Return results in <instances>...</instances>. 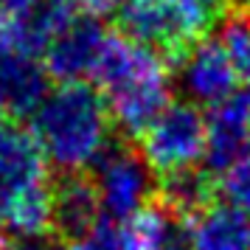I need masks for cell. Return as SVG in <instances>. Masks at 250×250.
<instances>
[{
  "instance_id": "13",
  "label": "cell",
  "mask_w": 250,
  "mask_h": 250,
  "mask_svg": "<svg viewBox=\"0 0 250 250\" xmlns=\"http://www.w3.org/2000/svg\"><path fill=\"white\" fill-rule=\"evenodd\" d=\"M118 228H121L124 250H163L180 230L169 205L155 203H146L135 214L121 219Z\"/></svg>"
},
{
  "instance_id": "8",
  "label": "cell",
  "mask_w": 250,
  "mask_h": 250,
  "mask_svg": "<svg viewBox=\"0 0 250 250\" xmlns=\"http://www.w3.org/2000/svg\"><path fill=\"white\" fill-rule=\"evenodd\" d=\"M107 37L110 31L102 28V23H96V17L70 14L42 54L48 73L57 76L59 82L93 79Z\"/></svg>"
},
{
  "instance_id": "9",
  "label": "cell",
  "mask_w": 250,
  "mask_h": 250,
  "mask_svg": "<svg viewBox=\"0 0 250 250\" xmlns=\"http://www.w3.org/2000/svg\"><path fill=\"white\" fill-rule=\"evenodd\" d=\"M51 90L42 54L25 48H0V118L20 121L34 115Z\"/></svg>"
},
{
  "instance_id": "5",
  "label": "cell",
  "mask_w": 250,
  "mask_h": 250,
  "mask_svg": "<svg viewBox=\"0 0 250 250\" xmlns=\"http://www.w3.org/2000/svg\"><path fill=\"white\" fill-rule=\"evenodd\" d=\"M118 17L126 37L160 54H183L211 28L191 0H126Z\"/></svg>"
},
{
  "instance_id": "12",
  "label": "cell",
  "mask_w": 250,
  "mask_h": 250,
  "mask_svg": "<svg viewBox=\"0 0 250 250\" xmlns=\"http://www.w3.org/2000/svg\"><path fill=\"white\" fill-rule=\"evenodd\" d=\"M102 216V203L93 180H84L82 174H68V180L54 188V225L68 236H79Z\"/></svg>"
},
{
  "instance_id": "1",
  "label": "cell",
  "mask_w": 250,
  "mask_h": 250,
  "mask_svg": "<svg viewBox=\"0 0 250 250\" xmlns=\"http://www.w3.org/2000/svg\"><path fill=\"white\" fill-rule=\"evenodd\" d=\"M115 121L99 87L87 82H59L31 115V132L48 166L82 174L113 149Z\"/></svg>"
},
{
  "instance_id": "22",
  "label": "cell",
  "mask_w": 250,
  "mask_h": 250,
  "mask_svg": "<svg viewBox=\"0 0 250 250\" xmlns=\"http://www.w3.org/2000/svg\"><path fill=\"white\" fill-rule=\"evenodd\" d=\"M245 6H248V12H250V0H245Z\"/></svg>"
},
{
  "instance_id": "4",
  "label": "cell",
  "mask_w": 250,
  "mask_h": 250,
  "mask_svg": "<svg viewBox=\"0 0 250 250\" xmlns=\"http://www.w3.org/2000/svg\"><path fill=\"white\" fill-rule=\"evenodd\" d=\"M141 158L163 180L197 171L205 158V115L191 102H171L141 132Z\"/></svg>"
},
{
  "instance_id": "7",
  "label": "cell",
  "mask_w": 250,
  "mask_h": 250,
  "mask_svg": "<svg viewBox=\"0 0 250 250\" xmlns=\"http://www.w3.org/2000/svg\"><path fill=\"white\" fill-rule=\"evenodd\" d=\"M177 84H180L186 102L208 107V110L233 99L242 87L236 79V70L216 37H203L200 42H194L180 54Z\"/></svg>"
},
{
  "instance_id": "18",
  "label": "cell",
  "mask_w": 250,
  "mask_h": 250,
  "mask_svg": "<svg viewBox=\"0 0 250 250\" xmlns=\"http://www.w3.org/2000/svg\"><path fill=\"white\" fill-rule=\"evenodd\" d=\"M3 250H73L65 245L62 239L51 236V233H40V236H25V239H6Z\"/></svg>"
},
{
  "instance_id": "10",
  "label": "cell",
  "mask_w": 250,
  "mask_h": 250,
  "mask_svg": "<svg viewBox=\"0 0 250 250\" xmlns=\"http://www.w3.org/2000/svg\"><path fill=\"white\" fill-rule=\"evenodd\" d=\"M250 152V93H236L233 99L211 107L205 115V158L208 174L222 171Z\"/></svg>"
},
{
  "instance_id": "2",
  "label": "cell",
  "mask_w": 250,
  "mask_h": 250,
  "mask_svg": "<svg viewBox=\"0 0 250 250\" xmlns=\"http://www.w3.org/2000/svg\"><path fill=\"white\" fill-rule=\"evenodd\" d=\"M93 82L126 135H141L171 104L174 76L166 57L126 34L110 31Z\"/></svg>"
},
{
  "instance_id": "21",
  "label": "cell",
  "mask_w": 250,
  "mask_h": 250,
  "mask_svg": "<svg viewBox=\"0 0 250 250\" xmlns=\"http://www.w3.org/2000/svg\"><path fill=\"white\" fill-rule=\"evenodd\" d=\"M163 250H188V242H186V230L180 228V230H177V236L171 239V242H169V245H166Z\"/></svg>"
},
{
  "instance_id": "3",
  "label": "cell",
  "mask_w": 250,
  "mask_h": 250,
  "mask_svg": "<svg viewBox=\"0 0 250 250\" xmlns=\"http://www.w3.org/2000/svg\"><path fill=\"white\" fill-rule=\"evenodd\" d=\"M54 225V188L48 160L34 132L20 121L0 118V233L25 239Z\"/></svg>"
},
{
  "instance_id": "19",
  "label": "cell",
  "mask_w": 250,
  "mask_h": 250,
  "mask_svg": "<svg viewBox=\"0 0 250 250\" xmlns=\"http://www.w3.org/2000/svg\"><path fill=\"white\" fill-rule=\"evenodd\" d=\"M57 3L70 14H82V17H99L115 9V0H57Z\"/></svg>"
},
{
  "instance_id": "6",
  "label": "cell",
  "mask_w": 250,
  "mask_h": 250,
  "mask_svg": "<svg viewBox=\"0 0 250 250\" xmlns=\"http://www.w3.org/2000/svg\"><path fill=\"white\" fill-rule=\"evenodd\" d=\"M152 169L141 152L132 149H110L96 163V194L102 203V214L121 222L138 208H144L152 197Z\"/></svg>"
},
{
  "instance_id": "11",
  "label": "cell",
  "mask_w": 250,
  "mask_h": 250,
  "mask_svg": "<svg viewBox=\"0 0 250 250\" xmlns=\"http://www.w3.org/2000/svg\"><path fill=\"white\" fill-rule=\"evenodd\" d=\"M188 250H250V216L228 203H203L188 214Z\"/></svg>"
},
{
  "instance_id": "16",
  "label": "cell",
  "mask_w": 250,
  "mask_h": 250,
  "mask_svg": "<svg viewBox=\"0 0 250 250\" xmlns=\"http://www.w3.org/2000/svg\"><path fill=\"white\" fill-rule=\"evenodd\" d=\"M166 186V205L169 208H180V211H188L191 214L194 208H200L205 203V177L200 171H188V174H180V177H169L163 180Z\"/></svg>"
},
{
  "instance_id": "20",
  "label": "cell",
  "mask_w": 250,
  "mask_h": 250,
  "mask_svg": "<svg viewBox=\"0 0 250 250\" xmlns=\"http://www.w3.org/2000/svg\"><path fill=\"white\" fill-rule=\"evenodd\" d=\"M191 3L205 14V20H208L211 25L219 23V20L230 12V6H233V0H191Z\"/></svg>"
},
{
  "instance_id": "17",
  "label": "cell",
  "mask_w": 250,
  "mask_h": 250,
  "mask_svg": "<svg viewBox=\"0 0 250 250\" xmlns=\"http://www.w3.org/2000/svg\"><path fill=\"white\" fill-rule=\"evenodd\" d=\"M73 250H124L121 228H118L115 219L102 216L87 230H82L79 236H73Z\"/></svg>"
},
{
  "instance_id": "15",
  "label": "cell",
  "mask_w": 250,
  "mask_h": 250,
  "mask_svg": "<svg viewBox=\"0 0 250 250\" xmlns=\"http://www.w3.org/2000/svg\"><path fill=\"white\" fill-rule=\"evenodd\" d=\"M219 188H222V203L250 216V152L233 160L219 174Z\"/></svg>"
},
{
  "instance_id": "14",
  "label": "cell",
  "mask_w": 250,
  "mask_h": 250,
  "mask_svg": "<svg viewBox=\"0 0 250 250\" xmlns=\"http://www.w3.org/2000/svg\"><path fill=\"white\" fill-rule=\"evenodd\" d=\"M219 45L225 48L242 87L250 90V17H233L219 31Z\"/></svg>"
}]
</instances>
